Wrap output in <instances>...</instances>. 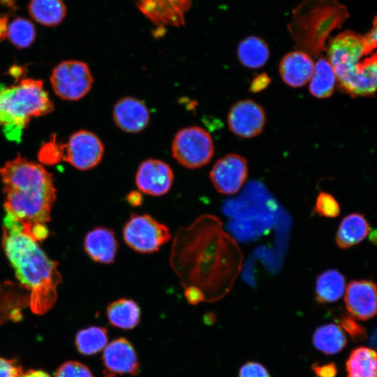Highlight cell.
<instances>
[{
    "label": "cell",
    "mask_w": 377,
    "mask_h": 377,
    "mask_svg": "<svg viewBox=\"0 0 377 377\" xmlns=\"http://www.w3.org/2000/svg\"><path fill=\"white\" fill-rule=\"evenodd\" d=\"M171 266L184 288L193 286L206 302H214L230 290L239 270L242 255L220 220L202 216L181 228L173 242Z\"/></svg>",
    "instance_id": "6da1fadb"
},
{
    "label": "cell",
    "mask_w": 377,
    "mask_h": 377,
    "mask_svg": "<svg viewBox=\"0 0 377 377\" xmlns=\"http://www.w3.org/2000/svg\"><path fill=\"white\" fill-rule=\"evenodd\" d=\"M2 247L16 278L30 292L31 311L45 313L55 303L57 288L61 281L57 263L45 255L37 242L23 232L20 221L8 212L3 218Z\"/></svg>",
    "instance_id": "7a4b0ae2"
},
{
    "label": "cell",
    "mask_w": 377,
    "mask_h": 377,
    "mask_svg": "<svg viewBox=\"0 0 377 377\" xmlns=\"http://www.w3.org/2000/svg\"><path fill=\"white\" fill-rule=\"evenodd\" d=\"M5 195L4 208L23 229L50 219L56 200L53 176L41 164L20 154L0 168Z\"/></svg>",
    "instance_id": "3957f363"
},
{
    "label": "cell",
    "mask_w": 377,
    "mask_h": 377,
    "mask_svg": "<svg viewBox=\"0 0 377 377\" xmlns=\"http://www.w3.org/2000/svg\"><path fill=\"white\" fill-rule=\"evenodd\" d=\"M328 61L342 91L352 97L371 96L376 89L377 56L363 36L346 31L329 44Z\"/></svg>",
    "instance_id": "277c9868"
},
{
    "label": "cell",
    "mask_w": 377,
    "mask_h": 377,
    "mask_svg": "<svg viewBox=\"0 0 377 377\" xmlns=\"http://www.w3.org/2000/svg\"><path fill=\"white\" fill-rule=\"evenodd\" d=\"M348 17L347 8L337 0H304L293 10L288 29L300 50L316 57Z\"/></svg>",
    "instance_id": "5b68a950"
},
{
    "label": "cell",
    "mask_w": 377,
    "mask_h": 377,
    "mask_svg": "<svg viewBox=\"0 0 377 377\" xmlns=\"http://www.w3.org/2000/svg\"><path fill=\"white\" fill-rule=\"evenodd\" d=\"M53 110L42 80L25 78L8 86L0 83V127L8 140L19 142L32 118Z\"/></svg>",
    "instance_id": "8992f818"
},
{
    "label": "cell",
    "mask_w": 377,
    "mask_h": 377,
    "mask_svg": "<svg viewBox=\"0 0 377 377\" xmlns=\"http://www.w3.org/2000/svg\"><path fill=\"white\" fill-rule=\"evenodd\" d=\"M125 244L132 250L142 254L157 252L170 241L168 228L148 214H132L122 230Z\"/></svg>",
    "instance_id": "52a82bcc"
},
{
    "label": "cell",
    "mask_w": 377,
    "mask_h": 377,
    "mask_svg": "<svg viewBox=\"0 0 377 377\" xmlns=\"http://www.w3.org/2000/svg\"><path fill=\"white\" fill-rule=\"evenodd\" d=\"M214 153V142L209 133L198 126H189L179 130L172 143L173 158L188 169L200 168L207 164Z\"/></svg>",
    "instance_id": "ba28073f"
},
{
    "label": "cell",
    "mask_w": 377,
    "mask_h": 377,
    "mask_svg": "<svg viewBox=\"0 0 377 377\" xmlns=\"http://www.w3.org/2000/svg\"><path fill=\"white\" fill-rule=\"evenodd\" d=\"M50 80L55 94L66 101L82 98L91 90L94 82L89 66L77 60L58 64L53 68Z\"/></svg>",
    "instance_id": "9c48e42d"
},
{
    "label": "cell",
    "mask_w": 377,
    "mask_h": 377,
    "mask_svg": "<svg viewBox=\"0 0 377 377\" xmlns=\"http://www.w3.org/2000/svg\"><path fill=\"white\" fill-rule=\"evenodd\" d=\"M61 161H65L79 170L97 166L104 154V146L94 133L80 130L73 133L64 145H59Z\"/></svg>",
    "instance_id": "30bf717a"
},
{
    "label": "cell",
    "mask_w": 377,
    "mask_h": 377,
    "mask_svg": "<svg viewBox=\"0 0 377 377\" xmlns=\"http://www.w3.org/2000/svg\"><path fill=\"white\" fill-rule=\"evenodd\" d=\"M102 366L103 377L138 376L140 362L133 345L126 338L119 337L107 344L103 349Z\"/></svg>",
    "instance_id": "8fae6325"
},
{
    "label": "cell",
    "mask_w": 377,
    "mask_h": 377,
    "mask_svg": "<svg viewBox=\"0 0 377 377\" xmlns=\"http://www.w3.org/2000/svg\"><path fill=\"white\" fill-rule=\"evenodd\" d=\"M246 158L237 154H229L219 158L212 167L209 177L215 189L224 195L237 193L248 175Z\"/></svg>",
    "instance_id": "7c38bea8"
},
{
    "label": "cell",
    "mask_w": 377,
    "mask_h": 377,
    "mask_svg": "<svg viewBox=\"0 0 377 377\" xmlns=\"http://www.w3.org/2000/svg\"><path fill=\"white\" fill-rule=\"evenodd\" d=\"M230 130L236 135L249 138L259 135L264 128L266 115L263 108L251 100L235 103L228 114Z\"/></svg>",
    "instance_id": "4fadbf2b"
},
{
    "label": "cell",
    "mask_w": 377,
    "mask_h": 377,
    "mask_svg": "<svg viewBox=\"0 0 377 377\" xmlns=\"http://www.w3.org/2000/svg\"><path fill=\"white\" fill-rule=\"evenodd\" d=\"M191 4V0H136L139 10L158 27L184 25Z\"/></svg>",
    "instance_id": "5bb4252c"
},
{
    "label": "cell",
    "mask_w": 377,
    "mask_h": 377,
    "mask_svg": "<svg viewBox=\"0 0 377 377\" xmlns=\"http://www.w3.org/2000/svg\"><path fill=\"white\" fill-rule=\"evenodd\" d=\"M135 181L140 192L158 197L170 191L174 181V174L165 162L147 159L139 165Z\"/></svg>",
    "instance_id": "9a60e30c"
},
{
    "label": "cell",
    "mask_w": 377,
    "mask_h": 377,
    "mask_svg": "<svg viewBox=\"0 0 377 377\" xmlns=\"http://www.w3.org/2000/svg\"><path fill=\"white\" fill-rule=\"evenodd\" d=\"M346 308L354 318L367 320L376 313V286L368 279L350 281L344 296Z\"/></svg>",
    "instance_id": "2e32d148"
},
{
    "label": "cell",
    "mask_w": 377,
    "mask_h": 377,
    "mask_svg": "<svg viewBox=\"0 0 377 377\" xmlns=\"http://www.w3.org/2000/svg\"><path fill=\"white\" fill-rule=\"evenodd\" d=\"M112 115L116 125L127 133L142 131L148 125L150 119L145 104L133 97L119 99L114 106Z\"/></svg>",
    "instance_id": "e0dca14e"
},
{
    "label": "cell",
    "mask_w": 377,
    "mask_h": 377,
    "mask_svg": "<svg viewBox=\"0 0 377 377\" xmlns=\"http://www.w3.org/2000/svg\"><path fill=\"white\" fill-rule=\"evenodd\" d=\"M118 247L114 232L111 228L104 226L91 230L84 239L86 253L91 260L101 264L113 263Z\"/></svg>",
    "instance_id": "ac0fdd59"
},
{
    "label": "cell",
    "mask_w": 377,
    "mask_h": 377,
    "mask_svg": "<svg viewBox=\"0 0 377 377\" xmlns=\"http://www.w3.org/2000/svg\"><path fill=\"white\" fill-rule=\"evenodd\" d=\"M314 64L311 57L301 51L286 54L279 65V73L283 81L290 87H300L311 78Z\"/></svg>",
    "instance_id": "d6986e66"
},
{
    "label": "cell",
    "mask_w": 377,
    "mask_h": 377,
    "mask_svg": "<svg viewBox=\"0 0 377 377\" xmlns=\"http://www.w3.org/2000/svg\"><path fill=\"white\" fill-rule=\"evenodd\" d=\"M370 225L365 216L352 213L341 221L336 234V243L342 249H349L362 242L369 234Z\"/></svg>",
    "instance_id": "ffe728a7"
},
{
    "label": "cell",
    "mask_w": 377,
    "mask_h": 377,
    "mask_svg": "<svg viewBox=\"0 0 377 377\" xmlns=\"http://www.w3.org/2000/svg\"><path fill=\"white\" fill-rule=\"evenodd\" d=\"M141 309L131 298H119L110 302L106 308L109 323L115 327L130 330L138 325L141 320Z\"/></svg>",
    "instance_id": "44dd1931"
},
{
    "label": "cell",
    "mask_w": 377,
    "mask_h": 377,
    "mask_svg": "<svg viewBox=\"0 0 377 377\" xmlns=\"http://www.w3.org/2000/svg\"><path fill=\"white\" fill-rule=\"evenodd\" d=\"M346 290V278L338 270L330 269L320 274L316 281V299L319 303L339 300Z\"/></svg>",
    "instance_id": "7402d4cb"
},
{
    "label": "cell",
    "mask_w": 377,
    "mask_h": 377,
    "mask_svg": "<svg viewBox=\"0 0 377 377\" xmlns=\"http://www.w3.org/2000/svg\"><path fill=\"white\" fill-rule=\"evenodd\" d=\"M28 11L38 23L56 27L64 20L67 9L63 0H31Z\"/></svg>",
    "instance_id": "603a6c76"
},
{
    "label": "cell",
    "mask_w": 377,
    "mask_h": 377,
    "mask_svg": "<svg viewBox=\"0 0 377 377\" xmlns=\"http://www.w3.org/2000/svg\"><path fill=\"white\" fill-rule=\"evenodd\" d=\"M312 341L317 350L332 355L340 353L346 347L347 339L339 325L328 323L316 329Z\"/></svg>",
    "instance_id": "cb8c5ba5"
},
{
    "label": "cell",
    "mask_w": 377,
    "mask_h": 377,
    "mask_svg": "<svg viewBox=\"0 0 377 377\" xmlns=\"http://www.w3.org/2000/svg\"><path fill=\"white\" fill-rule=\"evenodd\" d=\"M346 369L347 377H376V351L366 346L354 348L346 360Z\"/></svg>",
    "instance_id": "d4e9b609"
},
{
    "label": "cell",
    "mask_w": 377,
    "mask_h": 377,
    "mask_svg": "<svg viewBox=\"0 0 377 377\" xmlns=\"http://www.w3.org/2000/svg\"><path fill=\"white\" fill-rule=\"evenodd\" d=\"M237 57L244 66L251 69L259 68L267 63L269 57V47L262 38L249 36L239 43Z\"/></svg>",
    "instance_id": "484cf974"
},
{
    "label": "cell",
    "mask_w": 377,
    "mask_h": 377,
    "mask_svg": "<svg viewBox=\"0 0 377 377\" xmlns=\"http://www.w3.org/2000/svg\"><path fill=\"white\" fill-rule=\"evenodd\" d=\"M336 82V74L330 61L320 58L314 65L310 80V93L316 98H328L334 92Z\"/></svg>",
    "instance_id": "4316f807"
},
{
    "label": "cell",
    "mask_w": 377,
    "mask_h": 377,
    "mask_svg": "<svg viewBox=\"0 0 377 377\" xmlns=\"http://www.w3.org/2000/svg\"><path fill=\"white\" fill-rule=\"evenodd\" d=\"M106 328L91 326L80 330L75 337L77 350L84 355H95L103 350L108 343Z\"/></svg>",
    "instance_id": "83f0119b"
},
{
    "label": "cell",
    "mask_w": 377,
    "mask_h": 377,
    "mask_svg": "<svg viewBox=\"0 0 377 377\" xmlns=\"http://www.w3.org/2000/svg\"><path fill=\"white\" fill-rule=\"evenodd\" d=\"M7 37L16 47L27 48L36 39V28L30 20L23 17H17L8 24Z\"/></svg>",
    "instance_id": "f1b7e54d"
},
{
    "label": "cell",
    "mask_w": 377,
    "mask_h": 377,
    "mask_svg": "<svg viewBox=\"0 0 377 377\" xmlns=\"http://www.w3.org/2000/svg\"><path fill=\"white\" fill-rule=\"evenodd\" d=\"M314 211L320 216L335 218L340 214L341 208L338 201L332 195L321 191L316 198Z\"/></svg>",
    "instance_id": "f546056e"
},
{
    "label": "cell",
    "mask_w": 377,
    "mask_h": 377,
    "mask_svg": "<svg viewBox=\"0 0 377 377\" xmlns=\"http://www.w3.org/2000/svg\"><path fill=\"white\" fill-rule=\"evenodd\" d=\"M338 325L346 332L354 342L364 341L367 337L365 327L357 322L350 314H341L338 318Z\"/></svg>",
    "instance_id": "4dcf8cb0"
},
{
    "label": "cell",
    "mask_w": 377,
    "mask_h": 377,
    "mask_svg": "<svg viewBox=\"0 0 377 377\" xmlns=\"http://www.w3.org/2000/svg\"><path fill=\"white\" fill-rule=\"evenodd\" d=\"M54 377H94L91 370L78 361L63 363L56 371Z\"/></svg>",
    "instance_id": "1f68e13d"
},
{
    "label": "cell",
    "mask_w": 377,
    "mask_h": 377,
    "mask_svg": "<svg viewBox=\"0 0 377 377\" xmlns=\"http://www.w3.org/2000/svg\"><path fill=\"white\" fill-rule=\"evenodd\" d=\"M239 377H272L268 370L260 363L249 361L239 370Z\"/></svg>",
    "instance_id": "d6a6232c"
},
{
    "label": "cell",
    "mask_w": 377,
    "mask_h": 377,
    "mask_svg": "<svg viewBox=\"0 0 377 377\" xmlns=\"http://www.w3.org/2000/svg\"><path fill=\"white\" fill-rule=\"evenodd\" d=\"M22 373L15 361L0 357V377H20Z\"/></svg>",
    "instance_id": "836d02e7"
},
{
    "label": "cell",
    "mask_w": 377,
    "mask_h": 377,
    "mask_svg": "<svg viewBox=\"0 0 377 377\" xmlns=\"http://www.w3.org/2000/svg\"><path fill=\"white\" fill-rule=\"evenodd\" d=\"M22 230L36 242L45 239L49 233L45 224L41 223H36Z\"/></svg>",
    "instance_id": "e575fe53"
},
{
    "label": "cell",
    "mask_w": 377,
    "mask_h": 377,
    "mask_svg": "<svg viewBox=\"0 0 377 377\" xmlns=\"http://www.w3.org/2000/svg\"><path fill=\"white\" fill-rule=\"evenodd\" d=\"M311 370L316 377H336L337 374V367L333 362L319 364L315 363L311 367Z\"/></svg>",
    "instance_id": "d590c367"
},
{
    "label": "cell",
    "mask_w": 377,
    "mask_h": 377,
    "mask_svg": "<svg viewBox=\"0 0 377 377\" xmlns=\"http://www.w3.org/2000/svg\"><path fill=\"white\" fill-rule=\"evenodd\" d=\"M184 296L187 302L192 305H195L205 301V297L202 292L193 286L184 288Z\"/></svg>",
    "instance_id": "8d00e7d4"
},
{
    "label": "cell",
    "mask_w": 377,
    "mask_h": 377,
    "mask_svg": "<svg viewBox=\"0 0 377 377\" xmlns=\"http://www.w3.org/2000/svg\"><path fill=\"white\" fill-rule=\"evenodd\" d=\"M269 78L265 74L259 75L253 80L250 90L257 92L264 89L269 83Z\"/></svg>",
    "instance_id": "74e56055"
},
{
    "label": "cell",
    "mask_w": 377,
    "mask_h": 377,
    "mask_svg": "<svg viewBox=\"0 0 377 377\" xmlns=\"http://www.w3.org/2000/svg\"><path fill=\"white\" fill-rule=\"evenodd\" d=\"M126 200L132 207H139L143 202L142 193L138 191H131L126 195Z\"/></svg>",
    "instance_id": "f35d334b"
},
{
    "label": "cell",
    "mask_w": 377,
    "mask_h": 377,
    "mask_svg": "<svg viewBox=\"0 0 377 377\" xmlns=\"http://www.w3.org/2000/svg\"><path fill=\"white\" fill-rule=\"evenodd\" d=\"M8 28V15L0 14V41L7 37Z\"/></svg>",
    "instance_id": "ab89813d"
},
{
    "label": "cell",
    "mask_w": 377,
    "mask_h": 377,
    "mask_svg": "<svg viewBox=\"0 0 377 377\" xmlns=\"http://www.w3.org/2000/svg\"><path fill=\"white\" fill-rule=\"evenodd\" d=\"M20 377H51L47 373L42 370H29L22 373Z\"/></svg>",
    "instance_id": "60d3db41"
},
{
    "label": "cell",
    "mask_w": 377,
    "mask_h": 377,
    "mask_svg": "<svg viewBox=\"0 0 377 377\" xmlns=\"http://www.w3.org/2000/svg\"><path fill=\"white\" fill-rule=\"evenodd\" d=\"M0 2L2 5L13 7L15 5V0H0Z\"/></svg>",
    "instance_id": "b9f144b4"
}]
</instances>
